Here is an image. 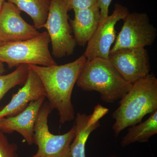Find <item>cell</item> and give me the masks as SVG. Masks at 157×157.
Wrapping results in <instances>:
<instances>
[{
    "label": "cell",
    "instance_id": "1",
    "mask_svg": "<svg viewBox=\"0 0 157 157\" xmlns=\"http://www.w3.org/2000/svg\"><path fill=\"white\" fill-rule=\"evenodd\" d=\"M86 61L83 54L76 60L64 65H29L42 82L50 107L58 112L61 124L75 119L72 93Z\"/></svg>",
    "mask_w": 157,
    "mask_h": 157
},
{
    "label": "cell",
    "instance_id": "2",
    "mask_svg": "<svg viewBox=\"0 0 157 157\" xmlns=\"http://www.w3.org/2000/svg\"><path fill=\"white\" fill-rule=\"evenodd\" d=\"M120 100L119 106L112 114L115 120L113 130L116 137L157 110L156 77L149 73L132 83L129 91Z\"/></svg>",
    "mask_w": 157,
    "mask_h": 157
},
{
    "label": "cell",
    "instance_id": "3",
    "mask_svg": "<svg viewBox=\"0 0 157 157\" xmlns=\"http://www.w3.org/2000/svg\"><path fill=\"white\" fill-rule=\"evenodd\" d=\"M85 91H97L102 101L112 103L121 100L132 87L109 59L97 58L86 61L76 82Z\"/></svg>",
    "mask_w": 157,
    "mask_h": 157
},
{
    "label": "cell",
    "instance_id": "4",
    "mask_svg": "<svg viewBox=\"0 0 157 157\" xmlns=\"http://www.w3.org/2000/svg\"><path fill=\"white\" fill-rule=\"evenodd\" d=\"M50 43L47 31L32 39L2 43L0 45V61L6 63L9 69L21 65H57L49 50Z\"/></svg>",
    "mask_w": 157,
    "mask_h": 157
},
{
    "label": "cell",
    "instance_id": "5",
    "mask_svg": "<svg viewBox=\"0 0 157 157\" xmlns=\"http://www.w3.org/2000/svg\"><path fill=\"white\" fill-rule=\"evenodd\" d=\"M53 109L48 101L40 108L34 129V144L37 152L32 157H68L70 146L75 136L74 125L70 131L60 135L52 134L48 128V116Z\"/></svg>",
    "mask_w": 157,
    "mask_h": 157
},
{
    "label": "cell",
    "instance_id": "6",
    "mask_svg": "<svg viewBox=\"0 0 157 157\" xmlns=\"http://www.w3.org/2000/svg\"><path fill=\"white\" fill-rule=\"evenodd\" d=\"M62 0H51L48 17L43 28L49 35L54 57L71 55L76 44L69 22V15Z\"/></svg>",
    "mask_w": 157,
    "mask_h": 157
},
{
    "label": "cell",
    "instance_id": "7",
    "mask_svg": "<svg viewBox=\"0 0 157 157\" xmlns=\"http://www.w3.org/2000/svg\"><path fill=\"white\" fill-rule=\"evenodd\" d=\"M123 20V25L109 53L122 48H145L153 44L157 29L147 13L129 12Z\"/></svg>",
    "mask_w": 157,
    "mask_h": 157
},
{
    "label": "cell",
    "instance_id": "8",
    "mask_svg": "<svg viewBox=\"0 0 157 157\" xmlns=\"http://www.w3.org/2000/svg\"><path fill=\"white\" fill-rule=\"evenodd\" d=\"M125 6L116 3L113 12L99 25L94 34L87 44L83 55L87 60L99 58L109 59L111 46L116 38L115 25L118 21L128 14Z\"/></svg>",
    "mask_w": 157,
    "mask_h": 157
},
{
    "label": "cell",
    "instance_id": "9",
    "mask_svg": "<svg viewBox=\"0 0 157 157\" xmlns=\"http://www.w3.org/2000/svg\"><path fill=\"white\" fill-rule=\"evenodd\" d=\"M109 60L124 79L132 84L150 71L149 56L145 48L119 49L109 53Z\"/></svg>",
    "mask_w": 157,
    "mask_h": 157
},
{
    "label": "cell",
    "instance_id": "10",
    "mask_svg": "<svg viewBox=\"0 0 157 157\" xmlns=\"http://www.w3.org/2000/svg\"><path fill=\"white\" fill-rule=\"evenodd\" d=\"M40 34L34 25L26 22L14 4L5 2L0 12V42H17L32 39Z\"/></svg>",
    "mask_w": 157,
    "mask_h": 157
},
{
    "label": "cell",
    "instance_id": "11",
    "mask_svg": "<svg viewBox=\"0 0 157 157\" xmlns=\"http://www.w3.org/2000/svg\"><path fill=\"white\" fill-rule=\"evenodd\" d=\"M45 97L32 101L22 111L13 116L0 119V131L5 134L16 132L24 137L29 145L34 144V129L40 108Z\"/></svg>",
    "mask_w": 157,
    "mask_h": 157
},
{
    "label": "cell",
    "instance_id": "12",
    "mask_svg": "<svg viewBox=\"0 0 157 157\" xmlns=\"http://www.w3.org/2000/svg\"><path fill=\"white\" fill-rule=\"evenodd\" d=\"M109 109L98 104L91 114L78 113L74 124L75 136L70 144L68 157H86V144L91 133L101 126L100 120L109 112Z\"/></svg>",
    "mask_w": 157,
    "mask_h": 157
},
{
    "label": "cell",
    "instance_id": "13",
    "mask_svg": "<svg viewBox=\"0 0 157 157\" xmlns=\"http://www.w3.org/2000/svg\"><path fill=\"white\" fill-rule=\"evenodd\" d=\"M29 67L25 82L17 92L13 95L9 104L0 110V119L17 115L32 101L45 97V89L40 78L29 66Z\"/></svg>",
    "mask_w": 157,
    "mask_h": 157
},
{
    "label": "cell",
    "instance_id": "14",
    "mask_svg": "<svg viewBox=\"0 0 157 157\" xmlns=\"http://www.w3.org/2000/svg\"><path fill=\"white\" fill-rule=\"evenodd\" d=\"M74 17L69 22L77 45L84 46L93 36L100 23L101 14L98 4L82 9L73 10Z\"/></svg>",
    "mask_w": 157,
    "mask_h": 157
},
{
    "label": "cell",
    "instance_id": "15",
    "mask_svg": "<svg viewBox=\"0 0 157 157\" xmlns=\"http://www.w3.org/2000/svg\"><path fill=\"white\" fill-rule=\"evenodd\" d=\"M129 128L126 135L122 138L121 145L123 147L135 142H148L150 137L157 134V110L151 113L146 121Z\"/></svg>",
    "mask_w": 157,
    "mask_h": 157
},
{
    "label": "cell",
    "instance_id": "16",
    "mask_svg": "<svg viewBox=\"0 0 157 157\" xmlns=\"http://www.w3.org/2000/svg\"><path fill=\"white\" fill-rule=\"evenodd\" d=\"M33 20L37 29L43 28L48 17L51 0H8Z\"/></svg>",
    "mask_w": 157,
    "mask_h": 157
},
{
    "label": "cell",
    "instance_id": "17",
    "mask_svg": "<svg viewBox=\"0 0 157 157\" xmlns=\"http://www.w3.org/2000/svg\"><path fill=\"white\" fill-rule=\"evenodd\" d=\"M29 65H21L7 75H0V104L2 99L11 89L23 85L28 75ZM3 107L0 106V110Z\"/></svg>",
    "mask_w": 157,
    "mask_h": 157
},
{
    "label": "cell",
    "instance_id": "18",
    "mask_svg": "<svg viewBox=\"0 0 157 157\" xmlns=\"http://www.w3.org/2000/svg\"><path fill=\"white\" fill-rule=\"evenodd\" d=\"M17 145L10 143L5 133L0 131V157H18Z\"/></svg>",
    "mask_w": 157,
    "mask_h": 157
},
{
    "label": "cell",
    "instance_id": "19",
    "mask_svg": "<svg viewBox=\"0 0 157 157\" xmlns=\"http://www.w3.org/2000/svg\"><path fill=\"white\" fill-rule=\"evenodd\" d=\"M68 11L90 8L98 4V0H62Z\"/></svg>",
    "mask_w": 157,
    "mask_h": 157
},
{
    "label": "cell",
    "instance_id": "20",
    "mask_svg": "<svg viewBox=\"0 0 157 157\" xmlns=\"http://www.w3.org/2000/svg\"><path fill=\"white\" fill-rule=\"evenodd\" d=\"M112 1V0H98V6L100 9L101 14L99 25L102 23L109 16V8Z\"/></svg>",
    "mask_w": 157,
    "mask_h": 157
},
{
    "label": "cell",
    "instance_id": "21",
    "mask_svg": "<svg viewBox=\"0 0 157 157\" xmlns=\"http://www.w3.org/2000/svg\"><path fill=\"white\" fill-rule=\"evenodd\" d=\"M6 70L4 67V63L0 61V75H2L3 73L6 72Z\"/></svg>",
    "mask_w": 157,
    "mask_h": 157
},
{
    "label": "cell",
    "instance_id": "22",
    "mask_svg": "<svg viewBox=\"0 0 157 157\" xmlns=\"http://www.w3.org/2000/svg\"><path fill=\"white\" fill-rule=\"evenodd\" d=\"M5 2H6V0H0V12L2 10L3 4Z\"/></svg>",
    "mask_w": 157,
    "mask_h": 157
},
{
    "label": "cell",
    "instance_id": "23",
    "mask_svg": "<svg viewBox=\"0 0 157 157\" xmlns=\"http://www.w3.org/2000/svg\"><path fill=\"white\" fill-rule=\"evenodd\" d=\"M110 157H117L116 156H115V155H112V156H110Z\"/></svg>",
    "mask_w": 157,
    "mask_h": 157
},
{
    "label": "cell",
    "instance_id": "24",
    "mask_svg": "<svg viewBox=\"0 0 157 157\" xmlns=\"http://www.w3.org/2000/svg\"><path fill=\"white\" fill-rule=\"evenodd\" d=\"M2 42H0V45H1V44H2Z\"/></svg>",
    "mask_w": 157,
    "mask_h": 157
}]
</instances>
